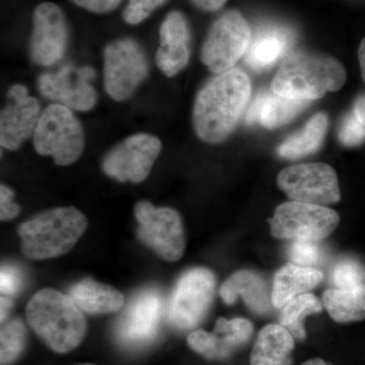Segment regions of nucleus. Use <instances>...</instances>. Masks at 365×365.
Returning a JSON list of instances; mask_svg holds the SVG:
<instances>
[{
  "instance_id": "nucleus-1",
  "label": "nucleus",
  "mask_w": 365,
  "mask_h": 365,
  "mask_svg": "<svg viewBox=\"0 0 365 365\" xmlns=\"http://www.w3.org/2000/svg\"><path fill=\"white\" fill-rule=\"evenodd\" d=\"M252 85L239 68L217 74L201 88L193 109L197 136L207 143L225 140L248 107Z\"/></svg>"
},
{
  "instance_id": "nucleus-2",
  "label": "nucleus",
  "mask_w": 365,
  "mask_h": 365,
  "mask_svg": "<svg viewBox=\"0 0 365 365\" xmlns=\"http://www.w3.org/2000/svg\"><path fill=\"white\" fill-rule=\"evenodd\" d=\"M346 78L344 66L333 57L316 53H294L281 62L271 83V91L281 97L311 102L327 93L341 90Z\"/></svg>"
},
{
  "instance_id": "nucleus-3",
  "label": "nucleus",
  "mask_w": 365,
  "mask_h": 365,
  "mask_svg": "<svg viewBox=\"0 0 365 365\" xmlns=\"http://www.w3.org/2000/svg\"><path fill=\"white\" fill-rule=\"evenodd\" d=\"M26 313L34 332L53 351H71L85 338V314L69 294L52 288L41 289L29 302Z\"/></svg>"
},
{
  "instance_id": "nucleus-4",
  "label": "nucleus",
  "mask_w": 365,
  "mask_h": 365,
  "mask_svg": "<svg viewBox=\"0 0 365 365\" xmlns=\"http://www.w3.org/2000/svg\"><path fill=\"white\" fill-rule=\"evenodd\" d=\"M86 227L88 220L78 209H50L21 223V251L32 260L57 258L76 246Z\"/></svg>"
},
{
  "instance_id": "nucleus-5",
  "label": "nucleus",
  "mask_w": 365,
  "mask_h": 365,
  "mask_svg": "<svg viewBox=\"0 0 365 365\" xmlns=\"http://www.w3.org/2000/svg\"><path fill=\"white\" fill-rule=\"evenodd\" d=\"M34 148L39 155L54 158L56 165H72L85 148L81 122L66 106H49L41 114L34 132Z\"/></svg>"
},
{
  "instance_id": "nucleus-6",
  "label": "nucleus",
  "mask_w": 365,
  "mask_h": 365,
  "mask_svg": "<svg viewBox=\"0 0 365 365\" xmlns=\"http://www.w3.org/2000/svg\"><path fill=\"white\" fill-rule=\"evenodd\" d=\"M340 216L327 206L297 201L280 204L269 220L276 239L318 242L335 232Z\"/></svg>"
},
{
  "instance_id": "nucleus-7",
  "label": "nucleus",
  "mask_w": 365,
  "mask_h": 365,
  "mask_svg": "<svg viewBox=\"0 0 365 365\" xmlns=\"http://www.w3.org/2000/svg\"><path fill=\"white\" fill-rule=\"evenodd\" d=\"M253 38L251 26L239 11H228L213 23L201 60L216 74L230 71L246 55Z\"/></svg>"
},
{
  "instance_id": "nucleus-8",
  "label": "nucleus",
  "mask_w": 365,
  "mask_h": 365,
  "mask_svg": "<svg viewBox=\"0 0 365 365\" xmlns=\"http://www.w3.org/2000/svg\"><path fill=\"white\" fill-rule=\"evenodd\" d=\"M215 287V274L209 269H190L182 274L168 307L170 325L180 330H189L199 325L210 309Z\"/></svg>"
},
{
  "instance_id": "nucleus-9",
  "label": "nucleus",
  "mask_w": 365,
  "mask_h": 365,
  "mask_svg": "<svg viewBox=\"0 0 365 365\" xmlns=\"http://www.w3.org/2000/svg\"><path fill=\"white\" fill-rule=\"evenodd\" d=\"M138 222L139 240L163 260L176 262L186 248L182 218L170 207H155L148 201H140L134 208Z\"/></svg>"
},
{
  "instance_id": "nucleus-10",
  "label": "nucleus",
  "mask_w": 365,
  "mask_h": 365,
  "mask_svg": "<svg viewBox=\"0 0 365 365\" xmlns=\"http://www.w3.org/2000/svg\"><path fill=\"white\" fill-rule=\"evenodd\" d=\"M277 184L292 201L327 206L341 200L337 175L327 163L285 168L278 174Z\"/></svg>"
},
{
  "instance_id": "nucleus-11",
  "label": "nucleus",
  "mask_w": 365,
  "mask_h": 365,
  "mask_svg": "<svg viewBox=\"0 0 365 365\" xmlns=\"http://www.w3.org/2000/svg\"><path fill=\"white\" fill-rule=\"evenodd\" d=\"M105 88L115 101L130 98L148 73L145 55L134 41L117 40L106 47Z\"/></svg>"
},
{
  "instance_id": "nucleus-12",
  "label": "nucleus",
  "mask_w": 365,
  "mask_h": 365,
  "mask_svg": "<svg viewBox=\"0 0 365 365\" xmlns=\"http://www.w3.org/2000/svg\"><path fill=\"white\" fill-rule=\"evenodd\" d=\"M162 150V143L150 134H135L118 144L104 158L103 172L119 182H143Z\"/></svg>"
},
{
  "instance_id": "nucleus-13",
  "label": "nucleus",
  "mask_w": 365,
  "mask_h": 365,
  "mask_svg": "<svg viewBox=\"0 0 365 365\" xmlns=\"http://www.w3.org/2000/svg\"><path fill=\"white\" fill-rule=\"evenodd\" d=\"M163 316V299L155 288L137 292L127 304L116 325L117 339L122 345L140 348L157 337Z\"/></svg>"
},
{
  "instance_id": "nucleus-14",
  "label": "nucleus",
  "mask_w": 365,
  "mask_h": 365,
  "mask_svg": "<svg viewBox=\"0 0 365 365\" xmlns=\"http://www.w3.org/2000/svg\"><path fill=\"white\" fill-rule=\"evenodd\" d=\"M96 72L91 67L64 66L55 73H46L38 81L40 93L74 111L93 109L97 93L91 85Z\"/></svg>"
},
{
  "instance_id": "nucleus-15",
  "label": "nucleus",
  "mask_w": 365,
  "mask_h": 365,
  "mask_svg": "<svg viewBox=\"0 0 365 365\" xmlns=\"http://www.w3.org/2000/svg\"><path fill=\"white\" fill-rule=\"evenodd\" d=\"M67 42L68 30L61 9L51 2L40 4L34 14L31 58L39 66H52L64 56Z\"/></svg>"
},
{
  "instance_id": "nucleus-16",
  "label": "nucleus",
  "mask_w": 365,
  "mask_h": 365,
  "mask_svg": "<svg viewBox=\"0 0 365 365\" xmlns=\"http://www.w3.org/2000/svg\"><path fill=\"white\" fill-rule=\"evenodd\" d=\"M37 98L30 97L26 86L9 88L7 104L0 117V143L2 148L16 150L34 135L41 117Z\"/></svg>"
},
{
  "instance_id": "nucleus-17",
  "label": "nucleus",
  "mask_w": 365,
  "mask_h": 365,
  "mask_svg": "<svg viewBox=\"0 0 365 365\" xmlns=\"http://www.w3.org/2000/svg\"><path fill=\"white\" fill-rule=\"evenodd\" d=\"M254 333V326L249 319L220 318L215 330H196L188 336L192 350L209 359H223L230 356L239 348L246 345Z\"/></svg>"
},
{
  "instance_id": "nucleus-18",
  "label": "nucleus",
  "mask_w": 365,
  "mask_h": 365,
  "mask_svg": "<svg viewBox=\"0 0 365 365\" xmlns=\"http://www.w3.org/2000/svg\"><path fill=\"white\" fill-rule=\"evenodd\" d=\"M160 39L155 62L165 76L173 78L189 63L191 34L184 14H168L160 26Z\"/></svg>"
},
{
  "instance_id": "nucleus-19",
  "label": "nucleus",
  "mask_w": 365,
  "mask_h": 365,
  "mask_svg": "<svg viewBox=\"0 0 365 365\" xmlns=\"http://www.w3.org/2000/svg\"><path fill=\"white\" fill-rule=\"evenodd\" d=\"M309 104V101L294 100L276 95L272 91H263L247 109L246 122L260 124L267 129L279 128L292 121Z\"/></svg>"
},
{
  "instance_id": "nucleus-20",
  "label": "nucleus",
  "mask_w": 365,
  "mask_h": 365,
  "mask_svg": "<svg viewBox=\"0 0 365 365\" xmlns=\"http://www.w3.org/2000/svg\"><path fill=\"white\" fill-rule=\"evenodd\" d=\"M220 295L227 304H235L237 297H241L256 314H267L273 306L265 281L258 274L249 270L232 274L220 287Z\"/></svg>"
},
{
  "instance_id": "nucleus-21",
  "label": "nucleus",
  "mask_w": 365,
  "mask_h": 365,
  "mask_svg": "<svg viewBox=\"0 0 365 365\" xmlns=\"http://www.w3.org/2000/svg\"><path fill=\"white\" fill-rule=\"evenodd\" d=\"M289 31L280 26H269L252 38L245 61L256 71H265L282 58L292 44Z\"/></svg>"
},
{
  "instance_id": "nucleus-22",
  "label": "nucleus",
  "mask_w": 365,
  "mask_h": 365,
  "mask_svg": "<svg viewBox=\"0 0 365 365\" xmlns=\"http://www.w3.org/2000/svg\"><path fill=\"white\" fill-rule=\"evenodd\" d=\"M295 338L285 327L270 324L259 332L250 359L251 365H289Z\"/></svg>"
},
{
  "instance_id": "nucleus-23",
  "label": "nucleus",
  "mask_w": 365,
  "mask_h": 365,
  "mask_svg": "<svg viewBox=\"0 0 365 365\" xmlns=\"http://www.w3.org/2000/svg\"><path fill=\"white\" fill-rule=\"evenodd\" d=\"M322 280L323 273L321 271L295 265L290 262L282 266L274 276L271 292L273 306L282 309L289 300L300 294H307V292L318 287Z\"/></svg>"
},
{
  "instance_id": "nucleus-24",
  "label": "nucleus",
  "mask_w": 365,
  "mask_h": 365,
  "mask_svg": "<svg viewBox=\"0 0 365 365\" xmlns=\"http://www.w3.org/2000/svg\"><path fill=\"white\" fill-rule=\"evenodd\" d=\"M68 294L83 313L91 314L116 313L125 302L124 295L116 288L91 278L72 285Z\"/></svg>"
},
{
  "instance_id": "nucleus-25",
  "label": "nucleus",
  "mask_w": 365,
  "mask_h": 365,
  "mask_svg": "<svg viewBox=\"0 0 365 365\" xmlns=\"http://www.w3.org/2000/svg\"><path fill=\"white\" fill-rule=\"evenodd\" d=\"M328 126V115L318 113L307 121L302 130L288 136L278 146L277 155L287 160H299L313 155L325 140Z\"/></svg>"
},
{
  "instance_id": "nucleus-26",
  "label": "nucleus",
  "mask_w": 365,
  "mask_h": 365,
  "mask_svg": "<svg viewBox=\"0 0 365 365\" xmlns=\"http://www.w3.org/2000/svg\"><path fill=\"white\" fill-rule=\"evenodd\" d=\"M324 306L337 323L365 319V284L351 288H330L323 295Z\"/></svg>"
},
{
  "instance_id": "nucleus-27",
  "label": "nucleus",
  "mask_w": 365,
  "mask_h": 365,
  "mask_svg": "<svg viewBox=\"0 0 365 365\" xmlns=\"http://www.w3.org/2000/svg\"><path fill=\"white\" fill-rule=\"evenodd\" d=\"M323 304L314 294H304L294 297L282 307L280 325L285 327L295 339L304 340L307 337L304 321L309 314L319 313Z\"/></svg>"
},
{
  "instance_id": "nucleus-28",
  "label": "nucleus",
  "mask_w": 365,
  "mask_h": 365,
  "mask_svg": "<svg viewBox=\"0 0 365 365\" xmlns=\"http://www.w3.org/2000/svg\"><path fill=\"white\" fill-rule=\"evenodd\" d=\"M338 138L346 148H354L364 143L365 93L355 98L351 110L343 118Z\"/></svg>"
},
{
  "instance_id": "nucleus-29",
  "label": "nucleus",
  "mask_w": 365,
  "mask_h": 365,
  "mask_svg": "<svg viewBox=\"0 0 365 365\" xmlns=\"http://www.w3.org/2000/svg\"><path fill=\"white\" fill-rule=\"evenodd\" d=\"M26 340V327L20 319H11L2 326L0 333V360L2 365L11 364L20 356L25 348Z\"/></svg>"
},
{
  "instance_id": "nucleus-30",
  "label": "nucleus",
  "mask_w": 365,
  "mask_h": 365,
  "mask_svg": "<svg viewBox=\"0 0 365 365\" xmlns=\"http://www.w3.org/2000/svg\"><path fill=\"white\" fill-rule=\"evenodd\" d=\"M333 282L336 288H351L365 284V269L354 260L341 261L334 268Z\"/></svg>"
},
{
  "instance_id": "nucleus-31",
  "label": "nucleus",
  "mask_w": 365,
  "mask_h": 365,
  "mask_svg": "<svg viewBox=\"0 0 365 365\" xmlns=\"http://www.w3.org/2000/svg\"><path fill=\"white\" fill-rule=\"evenodd\" d=\"M288 257L295 265L314 268L321 263L323 253L317 242L294 241L288 248Z\"/></svg>"
},
{
  "instance_id": "nucleus-32",
  "label": "nucleus",
  "mask_w": 365,
  "mask_h": 365,
  "mask_svg": "<svg viewBox=\"0 0 365 365\" xmlns=\"http://www.w3.org/2000/svg\"><path fill=\"white\" fill-rule=\"evenodd\" d=\"M165 1L167 0H129L128 6L124 11V20L131 25H137Z\"/></svg>"
},
{
  "instance_id": "nucleus-33",
  "label": "nucleus",
  "mask_w": 365,
  "mask_h": 365,
  "mask_svg": "<svg viewBox=\"0 0 365 365\" xmlns=\"http://www.w3.org/2000/svg\"><path fill=\"white\" fill-rule=\"evenodd\" d=\"M0 287H1V297H11L20 292L23 284V274L20 268L14 265H4L1 268V277H0Z\"/></svg>"
},
{
  "instance_id": "nucleus-34",
  "label": "nucleus",
  "mask_w": 365,
  "mask_h": 365,
  "mask_svg": "<svg viewBox=\"0 0 365 365\" xmlns=\"http://www.w3.org/2000/svg\"><path fill=\"white\" fill-rule=\"evenodd\" d=\"M14 193L13 190L6 185L0 187V218L2 222L14 220L20 215L21 208L14 202Z\"/></svg>"
},
{
  "instance_id": "nucleus-35",
  "label": "nucleus",
  "mask_w": 365,
  "mask_h": 365,
  "mask_svg": "<svg viewBox=\"0 0 365 365\" xmlns=\"http://www.w3.org/2000/svg\"><path fill=\"white\" fill-rule=\"evenodd\" d=\"M72 1L88 11L103 14L116 9L122 0H72Z\"/></svg>"
},
{
  "instance_id": "nucleus-36",
  "label": "nucleus",
  "mask_w": 365,
  "mask_h": 365,
  "mask_svg": "<svg viewBox=\"0 0 365 365\" xmlns=\"http://www.w3.org/2000/svg\"><path fill=\"white\" fill-rule=\"evenodd\" d=\"M227 0H192L199 9L206 11H216L225 6Z\"/></svg>"
},
{
  "instance_id": "nucleus-37",
  "label": "nucleus",
  "mask_w": 365,
  "mask_h": 365,
  "mask_svg": "<svg viewBox=\"0 0 365 365\" xmlns=\"http://www.w3.org/2000/svg\"><path fill=\"white\" fill-rule=\"evenodd\" d=\"M1 322L6 321L11 307H13V299L11 297H1Z\"/></svg>"
},
{
  "instance_id": "nucleus-38",
  "label": "nucleus",
  "mask_w": 365,
  "mask_h": 365,
  "mask_svg": "<svg viewBox=\"0 0 365 365\" xmlns=\"http://www.w3.org/2000/svg\"><path fill=\"white\" fill-rule=\"evenodd\" d=\"M359 59L360 64V69H361V76L365 83V38L361 41L359 50Z\"/></svg>"
},
{
  "instance_id": "nucleus-39",
  "label": "nucleus",
  "mask_w": 365,
  "mask_h": 365,
  "mask_svg": "<svg viewBox=\"0 0 365 365\" xmlns=\"http://www.w3.org/2000/svg\"><path fill=\"white\" fill-rule=\"evenodd\" d=\"M300 365H328L325 360L321 359H313L307 360V361L304 362V364Z\"/></svg>"
},
{
  "instance_id": "nucleus-40",
  "label": "nucleus",
  "mask_w": 365,
  "mask_h": 365,
  "mask_svg": "<svg viewBox=\"0 0 365 365\" xmlns=\"http://www.w3.org/2000/svg\"><path fill=\"white\" fill-rule=\"evenodd\" d=\"M81 365H93V364H81Z\"/></svg>"
}]
</instances>
